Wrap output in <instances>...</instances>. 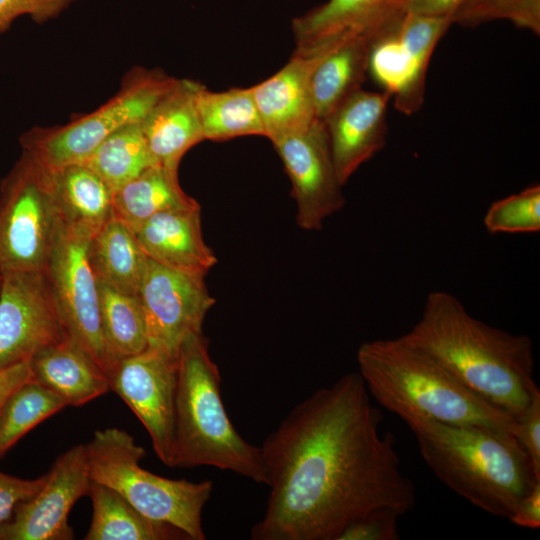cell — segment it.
Segmentation results:
<instances>
[{
	"mask_svg": "<svg viewBox=\"0 0 540 540\" xmlns=\"http://www.w3.org/2000/svg\"><path fill=\"white\" fill-rule=\"evenodd\" d=\"M174 467L212 466L266 484L260 447L234 428L221 397V377L202 332L188 336L177 353Z\"/></svg>",
	"mask_w": 540,
	"mask_h": 540,
	"instance_id": "5b68a950",
	"label": "cell"
},
{
	"mask_svg": "<svg viewBox=\"0 0 540 540\" xmlns=\"http://www.w3.org/2000/svg\"><path fill=\"white\" fill-rule=\"evenodd\" d=\"M507 519L522 528L538 529L540 527V482L520 500Z\"/></svg>",
	"mask_w": 540,
	"mask_h": 540,
	"instance_id": "8d00e7d4",
	"label": "cell"
},
{
	"mask_svg": "<svg viewBox=\"0 0 540 540\" xmlns=\"http://www.w3.org/2000/svg\"><path fill=\"white\" fill-rule=\"evenodd\" d=\"M1 283H2V274H0V288H1Z\"/></svg>",
	"mask_w": 540,
	"mask_h": 540,
	"instance_id": "ab89813d",
	"label": "cell"
},
{
	"mask_svg": "<svg viewBox=\"0 0 540 540\" xmlns=\"http://www.w3.org/2000/svg\"><path fill=\"white\" fill-rule=\"evenodd\" d=\"M292 184L296 220L307 231L320 230L324 221L345 205L325 124L271 140Z\"/></svg>",
	"mask_w": 540,
	"mask_h": 540,
	"instance_id": "5bb4252c",
	"label": "cell"
},
{
	"mask_svg": "<svg viewBox=\"0 0 540 540\" xmlns=\"http://www.w3.org/2000/svg\"><path fill=\"white\" fill-rule=\"evenodd\" d=\"M332 49L310 53L294 51L277 73L251 87L265 136L270 141L304 130L317 121L311 78L317 65Z\"/></svg>",
	"mask_w": 540,
	"mask_h": 540,
	"instance_id": "ac0fdd59",
	"label": "cell"
},
{
	"mask_svg": "<svg viewBox=\"0 0 540 540\" xmlns=\"http://www.w3.org/2000/svg\"><path fill=\"white\" fill-rule=\"evenodd\" d=\"M466 1L467 0H407L405 11L422 16L447 18L452 21L454 15Z\"/></svg>",
	"mask_w": 540,
	"mask_h": 540,
	"instance_id": "74e56055",
	"label": "cell"
},
{
	"mask_svg": "<svg viewBox=\"0 0 540 540\" xmlns=\"http://www.w3.org/2000/svg\"><path fill=\"white\" fill-rule=\"evenodd\" d=\"M46 474L43 487L0 524V540L74 538L69 513L82 496L88 495L91 481L86 445H76L64 452Z\"/></svg>",
	"mask_w": 540,
	"mask_h": 540,
	"instance_id": "9a60e30c",
	"label": "cell"
},
{
	"mask_svg": "<svg viewBox=\"0 0 540 540\" xmlns=\"http://www.w3.org/2000/svg\"><path fill=\"white\" fill-rule=\"evenodd\" d=\"M90 479L118 492L147 518L169 524L188 539L204 540L202 511L213 483L169 479L141 467L143 447L125 430L95 431L86 444Z\"/></svg>",
	"mask_w": 540,
	"mask_h": 540,
	"instance_id": "8992f818",
	"label": "cell"
},
{
	"mask_svg": "<svg viewBox=\"0 0 540 540\" xmlns=\"http://www.w3.org/2000/svg\"><path fill=\"white\" fill-rule=\"evenodd\" d=\"M378 36H360L342 42L317 65L311 78L317 120L324 123L338 106L362 89L368 75L370 50Z\"/></svg>",
	"mask_w": 540,
	"mask_h": 540,
	"instance_id": "603a6c76",
	"label": "cell"
},
{
	"mask_svg": "<svg viewBox=\"0 0 540 540\" xmlns=\"http://www.w3.org/2000/svg\"><path fill=\"white\" fill-rule=\"evenodd\" d=\"M100 318L105 340L121 361L148 347L146 322L138 296L98 281Z\"/></svg>",
	"mask_w": 540,
	"mask_h": 540,
	"instance_id": "f1b7e54d",
	"label": "cell"
},
{
	"mask_svg": "<svg viewBox=\"0 0 540 540\" xmlns=\"http://www.w3.org/2000/svg\"><path fill=\"white\" fill-rule=\"evenodd\" d=\"M483 224L493 235L539 232L540 186H529L493 202L484 215Z\"/></svg>",
	"mask_w": 540,
	"mask_h": 540,
	"instance_id": "4dcf8cb0",
	"label": "cell"
},
{
	"mask_svg": "<svg viewBox=\"0 0 540 540\" xmlns=\"http://www.w3.org/2000/svg\"><path fill=\"white\" fill-rule=\"evenodd\" d=\"M204 278L148 258L138 292L148 346L177 356L188 336L202 332L206 314L215 304Z\"/></svg>",
	"mask_w": 540,
	"mask_h": 540,
	"instance_id": "4fadbf2b",
	"label": "cell"
},
{
	"mask_svg": "<svg viewBox=\"0 0 540 540\" xmlns=\"http://www.w3.org/2000/svg\"><path fill=\"white\" fill-rule=\"evenodd\" d=\"M115 192L147 168L157 165L141 122L127 125L108 136L85 162Z\"/></svg>",
	"mask_w": 540,
	"mask_h": 540,
	"instance_id": "83f0119b",
	"label": "cell"
},
{
	"mask_svg": "<svg viewBox=\"0 0 540 540\" xmlns=\"http://www.w3.org/2000/svg\"><path fill=\"white\" fill-rule=\"evenodd\" d=\"M198 206L181 188L178 171L157 164L113 193L112 215L134 229L156 214Z\"/></svg>",
	"mask_w": 540,
	"mask_h": 540,
	"instance_id": "d4e9b609",
	"label": "cell"
},
{
	"mask_svg": "<svg viewBox=\"0 0 540 540\" xmlns=\"http://www.w3.org/2000/svg\"><path fill=\"white\" fill-rule=\"evenodd\" d=\"M405 423L436 477L486 513L508 518L540 482L515 440L481 428L428 418Z\"/></svg>",
	"mask_w": 540,
	"mask_h": 540,
	"instance_id": "277c9868",
	"label": "cell"
},
{
	"mask_svg": "<svg viewBox=\"0 0 540 540\" xmlns=\"http://www.w3.org/2000/svg\"><path fill=\"white\" fill-rule=\"evenodd\" d=\"M76 0H0V34L24 15L42 24L58 17Z\"/></svg>",
	"mask_w": 540,
	"mask_h": 540,
	"instance_id": "836d02e7",
	"label": "cell"
},
{
	"mask_svg": "<svg viewBox=\"0 0 540 540\" xmlns=\"http://www.w3.org/2000/svg\"><path fill=\"white\" fill-rule=\"evenodd\" d=\"M32 379L30 361L0 370V407L22 383Z\"/></svg>",
	"mask_w": 540,
	"mask_h": 540,
	"instance_id": "f35d334b",
	"label": "cell"
},
{
	"mask_svg": "<svg viewBox=\"0 0 540 540\" xmlns=\"http://www.w3.org/2000/svg\"><path fill=\"white\" fill-rule=\"evenodd\" d=\"M493 20H508L540 34V0H467L452 23L475 27Z\"/></svg>",
	"mask_w": 540,
	"mask_h": 540,
	"instance_id": "1f68e13d",
	"label": "cell"
},
{
	"mask_svg": "<svg viewBox=\"0 0 540 540\" xmlns=\"http://www.w3.org/2000/svg\"><path fill=\"white\" fill-rule=\"evenodd\" d=\"M47 474L36 479H21L0 471V524L12 516L15 508L33 497L44 485Z\"/></svg>",
	"mask_w": 540,
	"mask_h": 540,
	"instance_id": "d590c367",
	"label": "cell"
},
{
	"mask_svg": "<svg viewBox=\"0 0 540 540\" xmlns=\"http://www.w3.org/2000/svg\"><path fill=\"white\" fill-rule=\"evenodd\" d=\"M177 80L160 69L133 68L119 91L96 110L65 125L35 126L22 133V151L48 169L83 163L108 136L142 122Z\"/></svg>",
	"mask_w": 540,
	"mask_h": 540,
	"instance_id": "52a82bcc",
	"label": "cell"
},
{
	"mask_svg": "<svg viewBox=\"0 0 540 540\" xmlns=\"http://www.w3.org/2000/svg\"><path fill=\"white\" fill-rule=\"evenodd\" d=\"M357 363L370 396L404 422L428 418L481 428L516 441L517 421L512 416L401 337L362 343Z\"/></svg>",
	"mask_w": 540,
	"mask_h": 540,
	"instance_id": "3957f363",
	"label": "cell"
},
{
	"mask_svg": "<svg viewBox=\"0 0 540 540\" xmlns=\"http://www.w3.org/2000/svg\"><path fill=\"white\" fill-rule=\"evenodd\" d=\"M452 21L405 12L373 42L368 75L394 97L398 111L411 115L424 101L428 65Z\"/></svg>",
	"mask_w": 540,
	"mask_h": 540,
	"instance_id": "30bf717a",
	"label": "cell"
},
{
	"mask_svg": "<svg viewBox=\"0 0 540 540\" xmlns=\"http://www.w3.org/2000/svg\"><path fill=\"white\" fill-rule=\"evenodd\" d=\"M92 519L85 540L188 539L179 529L151 520L112 488L90 481Z\"/></svg>",
	"mask_w": 540,
	"mask_h": 540,
	"instance_id": "484cf974",
	"label": "cell"
},
{
	"mask_svg": "<svg viewBox=\"0 0 540 540\" xmlns=\"http://www.w3.org/2000/svg\"><path fill=\"white\" fill-rule=\"evenodd\" d=\"M132 231L145 255L164 266L206 276L217 262L203 238L200 206L156 214Z\"/></svg>",
	"mask_w": 540,
	"mask_h": 540,
	"instance_id": "d6986e66",
	"label": "cell"
},
{
	"mask_svg": "<svg viewBox=\"0 0 540 540\" xmlns=\"http://www.w3.org/2000/svg\"><path fill=\"white\" fill-rule=\"evenodd\" d=\"M48 171L62 223L91 238L112 216L113 190L85 163Z\"/></svg>",
	"mask_w": 540,
	"mask_h": 540,
	"instance_id": "7402d4cb",
	"label": "cell"
},
{
	"mask_svg": "<svg viewBox=\"0 0 540 540\" xmlns=\"http://www.w3.org/2000/svg\"><path fill=\"white\" fill-rule=\"evenodd\" d=\"M359 372L298 403L260 447L270 494L253 540H338L363 514L416 504L395 439Z\"/></svg>",
	"mask_w": 540,
	"mask_h": 540,
	"instance_id": "6da1fadb",
	"label": "cell"
},
{
	"mask_svg": "<svg viewBox=\"0 0 540 540\" xmlns=\"http://www.w3.org/2000/svg\"><path fill=\"white\" fill-rule=\"evenodd\" d=\"M89 239L62 223L45 271L67 335L111 382L120 361L103 334L99 285L87 252Z\"/></svg>",
	"mask_w": 540,
	"mask_h": 540,
	"instance_id": "9c48e42d",
	"label": "cell"
},
{
	"mask_svg": "<svg viewBox=\"0 0 540 540\" xmlns=\"http://www.w3.org/2000/svg\"><path fill=\"white\" fill-rule=\"evenodd\" d=\"M66 336L45 270L2 274L0 370L30 361Z\"/></svg>",
	"mask_w": 540,
	"mask_h": 540,
	"instance_id": "8fae6325",
	"label": "cell"
},
{
	"mask_svg": "<svg viewBox=\"0 0 540 540\" xmlns=\"http://www.w3.org/2000/svg\"><path fill=\"white\" fill-rule=\"evenodd\" d=\"M401 515L391 507L373 509L350 522L338 540H398V518Z\"/></svg>",
	"mask_w": 540,
	"mask_h": 540,
	"instance_id": "d6a6232c",
	"label": "cell"
},
{
	"mask_svg": "<svg viewBox=\"0 0 540 540\" xmlns=\"http://www.w3.org/2000/svg\"><path fill=\"white\" fill-rule=\"evenodd\" d=\"M177 356L148 346L123 358L111 378L114 391L147 430L157 457L174 467Z\"/></svg>",
	"mask_w": 540,
	"mask_h": 540,
	"instance_id": "7c38bea8",
	"label": "cell"
},
{
	"mask_svg": "<svg viewBox=\"0 0 540 540\" xmlns=\"http://www.w3.org/2000/svg\"><path fill=\"white\" fill-rule=\"evenodd\" d=\"M407 0H328L292 21L296 49L334 47L360 36H377L406 12Z\"/></svg>",
	"mask_w": 540,
	"mask_h": 540,
	"instance_id": "2e32d148",
	"label": "cell"
},
{
	"mask_svg": "<svg viewBox=\"0 0 540 540\" xmlns=\"http://www.w3.org/2000/svg\"><path fill=\"white\" fill-rule=\"evenodd\" d=\"M400 337L516 421L540 391L530 337L475 318L449 292H430L419 320Z\"/></svg>",
	"mask_w": 540,
	"mask_h": 540,
	"instance_id": "7a4b0ae2",
	"label": "cell"
},
{
	"mask_svg": "<svg viewBox=\"0 0 540 540\" xmlns=\"http://www.w3.org/2000/svg\"><path fill=\"white\" fill-rule=\"evenodd\" d=\"M196 103L204 140L225 141L240 136H265L251 87L214 92L201 84Z\"/></svg>",
	"mask_w": 540,
	"mask_h": 540,
	"instance_id": "4316f807",
	"label": "cell"
},
{
	"mask_svg": "<svg viewBox=\"0 0 540 540\" xmlns=\"http://www.w3.org/2000/svg\"><path fill=\"white\" fill-rule=\"evenodd\" d=\"M61 226L48 169L22 151L0 182V274L45 270Z\"/></svg>",
	"mask_w": 540,
	"mask_h": 540,
	"instance_id": "ba28073f",
	"label": "cell"
},
{
	"mask_svg": "<svg viewBox=\"0 0 540 540\" xmlns=\"http://www.w3.org/2000/svg\"><path fill=\"white\" fill-rule=\"evenodd\" d=\"M201 83L178 79L141 122L156 163L178 171L182 157L204 140L196 96Z\"/></svg>",
	"mask_w": 540,
	"mask_h": 540,
	"instance_id": "ffe728a7",
	"label": "cell"
},
{
	"mask_svg": "<svg viewBox=\"0 0 540 540\" xmlns=\"http://www.w3.org/2000/svg\"><path fill=\"white\" fill-rule=\"evenodd\" d=\"M390 98L385 91L360 89L324 121L335 169L343 185L385 146Z\"/></svg>",
	"mask_w": 540,
	"mask_h": 540,
	"instance_id": "e0dca14e",
	"label": "cell"
},
{
	"mask_svg": "<svg viewBox=\"0 0 540 540\" xmlns=\"http://www.w3.org/2000/svg\"><path fill=\"white\" fill-rule=\"evenodd\" d=\"M515 439L540 477V391L517 420Z\"/></svg>",
	"mask_w": 540,
	"mask_h": 540,
	"instance_id": "e575fe53",
	"label": "cell"
},
{
	"mask_svg": "<svg viewBox=\"0 0 540 540\" xmlns=\"http://www.w3.org/2000/svg\"><path fill=\"white\" fill-rule=\"evenodd\" d=\"M87 252L99 282L138 296L148 257L127 224L112 215L89 239Z\"/></svg>",
	"mask_w": 540,
	"mask_h": 540,
	"instance_id": "cb8c5ba5",
	"label": "cell"
},
{
	"mask_svg": "<svg viewBox=\"0 0 540 540\" xmlns=\"http://www.w3.org/2000/svg\"><path fill=\"white\" fill-rule=\"evenodd\" d=\"M66 406L63 398L33 379L17 387L0 407V459L21 437Z\"/></svg>",
	"mask_w": 540,
	"mask_h": 540,
	"instance_id": "f546056e",
	"label": "cell"
},
{
	"mask_svg": "<svg viewBox=\"0 0 540 540\" xmlns=\"http://www.w3.org/2000/svg\"><path fill=\"white\" fill-rule=\"evenodd\" d=\"M32 379L65 400L83 405L111 390L108 376L69 336L30 360Z\"/></svg>",
	"mask_w": 540,
	"mask_h": 540,
	"instance_id": "44dd1931",
	"label": "cell"
}]
</instances>
